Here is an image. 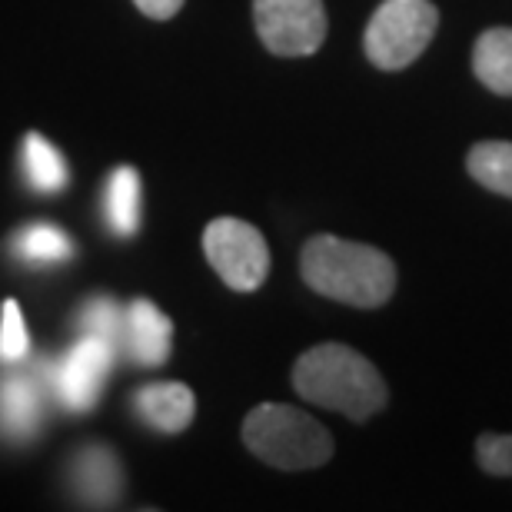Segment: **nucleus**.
Returning a JSON list of instances; mask_svg holds the SVG:
<instances>
[{
	"label": "nucleus",
	"mask_w": 512,
	"mask_h": 512,
	"mask_svg": "<svg viewBox=\"0 0 512 512\" xmlns=\"http://www.w3.org/2000/svg\"><path fill=\"white\" fill-rule=\"evenodd\" d=\"M300 273L313 293L356 310H376L396 290V263L383 250L330 233L306 243Z\"/></svg>",
	"instance_id": "nucleus-1"
},
{
	"label": "nucleus",
	"mask_w": 512,
	"mask_h": 512,
	"mask_svg": "<svg viewBox=\"0 0 512 512\" xmlns=\"http://www.w3.org/2000/svg\"><path fill=\"white\" fill-rule=\"evenodd\" d=\"M293 386L306 403L363 423L386 406V383L363 353L343 343H320L293 366Z\"/></svg>",
	"instance_id": "nucleus-2"
},
{
	"label": "nucleus",
	"mask_w": 512,
	"mask_h": 512,
	"mask_svg": "<svg viewBox=\"0 0 512 512\" xmlns=\"http://www.w3.org/2000/svg\"><path fill=\"white\" fill-rule=\"evenodd\" d=\"M243 443L266 466L300 473L330 463L333 436L320 419L286 403H263L243 419Z\"/></svg>",
	"instance_id": "nucleus-3"
},
{
	"label": "nucleus",
	"mask_w": 512,
	"mask_h": 512,
	"mask_svg": "<svg viewBox=\"0 0 512 512\" xmlns=\"http://www.w3.org/2000/svg\"><path fill=\"white\" fill-rule=\"evenodd\" d=\"M439 10L429 0H383L366 24V57L380 70H403L429 47Z\"/></svg>",
	"instance_id": "nucleus-4"
},
{
	"label": "nucleus",
	"mask_w": 512,
	"mask_h": 512,
	"mask_svg": "<svg viewBox=\"0 0 512 512\" xmlns=\"http://www.w3.org/2000/svg\"><path fill=\"white\" fill-rule=\"evenodd\" d=\"M203 253L230 290L253 293L270 276V247L247 220L217 217L203 230Z\"/></svg>",
	"instance_id": "nucleus-5"
},
{
	"label": "nucleus",
	"mask_w": 512,
	"mask_h": 512,
	"mask_svg": "<svg viewBox=\"0 0 512 512\" xmlns=\"http://www.w3.org/2000/svg\"><path fill=\"white\" fill-rule=\"evenodd\" d=\"M253 24L276 57H310L326 40L323 0H253Z\"/></svg>",
	"instance_id": "nucleus-6"
},
{
	"label": "nucleus",
	"mask_w": 512,
	"mask_h": 512,
	"mask_svg": "<svg viewBox=\"0 0 512 512\" xmlns=\"http://www.w3.org/2000/svg\"><path fill=\"white\" fill-rule=\"evenodd\" d=\"M114 363H117L114 346H107L104 340H97V336L80 333V340L47 366L44 380H47L50 396H54L60 406L74 409V413H84V409H90L100 399V389H104Z\"/></svg>",
	"instance_id": "nucleus-7"
},
{
	"label": "nucleus",
	"mask_w": 512,
	"mask_h": 512,
	"mask_svg": "<svg viewBox=\"0 0 512 512\" xmlns=\"http://www.w3.org/2000/svg\"><path fill=\"white\" fill-rule=\"evenodd\" d=\"M173 323L150 300H133L124 310V353L133 363L150 370L170 360Z\"/></svg>",
	"instance_id": "nucleus-8"
},
{
	"label": "nucleus",
	"mask_w": 512,
	"mask_h": 512,
	"mask_svg": "<svg viewBox=\"0 0 512 512\" xmlns=\"http://www.w3.org/2000/svg\"><path fill=\"white\" fill-rule=\"evenodd\" d=\"M44 386L40 373L20 370L0 380V433L7 439H30L44 423Z\"/></svg>",
	"instance_id": "nucleus-9"
},
{
	"label": "nucleus",
	"mask_w": 512,
	"mask_h": 512,
	"mask_svg": "<svg viewBox=\"0 0 512 512\" xmlns=\"http://www.w3.org/2000/svg\"><path fill=\"white\" fill-rule=\"evenodd\" d=\"M70 483L74 493L84 499L87 506H114L120 493H124V469L114 449L107 446H87L74 456V469H70Z\"/></svg>",
	"instance_id": "nucleus-10"
},
{
	"label": "nucleus",
	"mask_w": 512,
	"mask_h": 512,
	"mask_svg": "<svg viewBox=\"0 0 512 512\" xmlns=\"http://www.w3.org/2000/svg\"><path fill=\"white\" fill-rule=\"evenodd\" d=\"M133 409H137V416L150 429L173 436V433H183V429L193 423L197 399H193V389L183 383H150L137 389Z\"/></svg>",
	"instance_id": "nucleus-11"
},
{
	"label": "nucleus",
	"mask_w": 512,
	"mask_h": 512,
	"mask_svg": "<svg viewBox=\"0 0 512 512\" xmlns=\"http://www.w3.org/2000/svg\"><path fill=\"white\" fill-rule=\"evenodd\" d=\"M473 74L486 90L512 97V27H489L476 40Z\"/></svg>",
	"instance_id": "nucleus-12"
},
{
	"label": "nucleus",
	"mask_w": 512,
	"mask_h": 512,
	"mask_svg": "<svg viewBox=\"0 0 512 512\" xmlns=\"http://www.w3.org/2000/svg\"><path fill=\"white\" fill-rule=\"evenodd\" d=\"M140 173L133 167H117L104 183V220L117 237H133L140 227Z\"/></svg>",
	"instance_id": "nucleus-13"
},
{
	"label": "nucleus",
	"mask_w": 512,
	"mask_h": 512,
	"mask_svg": "<svg viewBox=\"0 0 512 512\" xmlns=\"http://www.w3.org/2000/svg\"><path fill=\"white\" fill-rule=\"evenodd\" d=\"M466 170L479 187L512 200V143L509 140H483L469 150Z\"/></svg>",
	"instance_id": "nucleus-14"
},
{
	"label": "nucleus",
	"mask_w": 512,
	"mask_h": 512,
	"mask_svg": "<svg viewBox=\"0 0 512 512\" xmlns=\"http://www.w3.org/2000/svg\"><path fill=\"white\" fill-rule=\"evenodd\" d=\"M24 173L27 183L40 193H57L67 187V160L54 143L40 133H27L24 137Z\"/></svg>",
	"instance_id": "nucleus-15"
},
{
	"label": "nucleus",
	"mask_w": 512,
	"mask_h": 512,
	"mask_svg": "<svg viewBox=\"0 0 512 512\" xmlns=\"http://www.w3.org/2000/svg\"><path fill=\"white\" fill-rule=\"evenodd\" d=\"M10 250L27 263H67L77 253L74 240L60 227H50V223L24 227L14 237V243H10Z\"/></svg>",
	"instance_id": "nucleus-16"
},
{
	"label": "nucleus",
	"mask_w": 512,
	"mask_h": 512,
	"mask_svg": "<svg viewBox=\"0 0 512 512\" xmlns=\"http://www.w3.org/2000/svg\"><path fill=\"white\" fill-rule=\"evenodd\" d=\"M80 333L97 336L120 353L124 350V310L110 296H94L80 310Z\"/></svg>",
	"instance_id": "nucleus-17"
},
{
	"label": "nucleus",
	"mask_w": 512,
	"mask_h": 512,
	"mask_svg": "<svg viewBox=\"0 0 512 512\" xmlns=\"http://www.w3.org/2000/svg\"><path fill=\"white\" fill-rule=\"evenodd\" d=\"M30 353V333L24 323V313L14 300L4 303V313H0V363L14 366L20 360H27Z\"/></svg>",
	"instance_id": "nucleus-18"
},
{
	"label": "nucleus",
	"mask_w": 512,
	"mask_h": 512,
	"mask_svg": "<svg viewBox=\"0 0 512 512\" xmlns=\"http://www.w3.org/2000/svg\"><path fill=\"white\" fill-rule=\"evenodd\" d=\"M476 463L489 476H512V433L496 436L486 433L476 439Z\"/></svg>",
	"instance_id": "nucleus-19"
},
{
	"label": "nucleus",
	"mask_w": 512,
	"mask_h": 512,
	"mask_svg": "<svg viewBox=\"0 0 512 512\" xmlns=\"http://www.w3.org/2000/svg\"><path fill=\"white\" fill-rule=\"evenodd\" d=\"M143 14L153 17V20H170L173 14H180L183 0H133Z\"/></svg>",
	"instance_id": "nucleus-20"
}]
</instances>
